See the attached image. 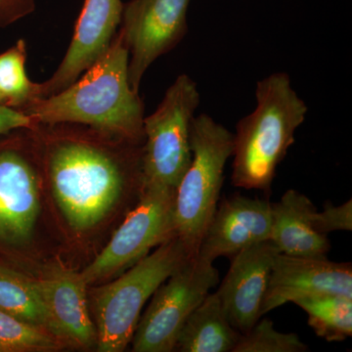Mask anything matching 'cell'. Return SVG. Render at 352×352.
I'll list each match as a JSON object with an SVG mask.
<instances>
[{
  "instance_id": "cell-8",
  "label": "cell",
  "mask_w": 352,
  "mask_h": 352,
  "mask_svg": "<svg viewBox=\"0 0 352 352\" xmlns=\"http://www.w3.org/2000/svg\"><path fill=\"white\" fill-rule=\"evenodd\" d=\"M175 190L142 188L136 207L126 215L105 249L82 272L87 285L129 270L155 247L176 237Z\"/></svg>"
},
{
  "instance_id": "cell-12",
  "label": "cell",
  "mask_w": 352,
  "mask_h": 352,
  "mask_svg": "<svg viewBox=\"0 0 352 352\" xmlns=\"http://www.w3.org/2000/svg\"><path fill=\"white\" fill-rule=\"evenodd\" d=\"M32 284L51 336L61 344L83 349L96 344V329L88 312V285L80 273L56 267Z\"/></svg>"
},
{
  "instance_id": "cell-14",
  "label": "cell",
  "mask_w": 352,
  "mask_h": 352,
  "mask_svg": "<svg viewBox=\"0 0 352 352\" xmlns=\"http://www.w3.org/2000/svg\"><path fill=\"white\" fill-rule=\"evenodd\" d=\"M279 251L270 240L252 245L232 256L217 294L231 325L248 332L261 317L273 261Z\"/></svg>"
},
{
  "instance_id": "cell-24",
  "label": "cell",
  "mask_w": 352,
  "mask_h": 352,
  "mask_svg": "<svg viewBox=\"0 0 352 352\" xmlns=\"http://www.w3.org/2000/svg\"><path fill=\"white\" fill-rule=\"evenodd\" d=\"M34 126L31 118L22 111L0 104V136L18 129H32Z\"/></svg>"
},
{
  "instance_id": "cell-22",
  "label": "cell",
  "mask_w": 352,
  "mask_h": 352,
  "mask_svg": "<svg viewBox=\"0 0 352 352\" xmlns=\"http://www.w3.org/2000/svg\"><path fill=\"white\" fill-rule=\"evenodd\" d=\"M308 346L295 333H281L268 319L241 333L233 352H305Z\"/></svg>"
},
{
  "instance_id": "cell-2",
  "label": "cell",
  "mask_w": 352,
  "mask_h": 352,
  "mask_svg": "<svg viewBox=\"0 0 352 352\" xmlns=\"http://www.w3.org/2000/svg\"><path fill=\"white\" fill-rule=\"evenodd\" d=\"M256 99V109L236 126L231 182L238 188L270 194L278 166L295 143L308 108L283 72L259 80Z\"/></svg>"
},
{
  "instance_id": "cell-6",
  "label": "cell",
  "mask_w": 352,
  "mask_h": 352,
  "mask_svg": "<svg viewBox=\"0 0 352 352\" xmlns=\"http://www.w3.org/2000/svg\"><path fill=\"white\" fill-rule=\"evenodd\" d=\"M197 83L180 75L152 115L144 118L141 189L176 190L192 160L190 129L200 105Z\"/></svg>"
},
{
  "instance_id": "cell-19",
  "label": "cell",
  "mask_w": 352,
  "mask_h": 352,
  "mask_svg": "<svg viewBox=\"0 0 352 352\" xmlns=\"http://www.w3.org/2000/svg\"><path fill=\"white\" fill-rule=\"evenodd\" d=\"M0 309L47 332L45 314L32 280L2 265Z\"/></svg>"
},
{
  "instance_id": "cell-17",
  "label": "cell",
  "mask_w": 352,
  "mask_h": 352,
  "mask_svg": "<svg viewBox=\"0 0 352 352\" xmlns=\"http://www.w3.org/2000/svg\"><path fill=\"white\" fill-rule=\"evenodd\" d=\"M241 333L231 325L219 296L210 293L192 312L180 331L175 351L233 352Z\"/></svg>"
},
{
  "instance_id": "cell-13",
  "label": "cell",
  "mask_w": 352,
  "mask_h": 352,
  "mask_svg": "<svg viewBox=\"0 0 352 352\" xmlns=\"http://www.w3.org/2000/svg\"><path fill=\"white\" fill-rule=\"evenodd\" d=\"M272 203L264 199L235 195L217 205L204 233L197 256L214 263L270 240Z\"/></svg>"
},
{
  "instance_id": "cell-23",
  "label": "cell",
  "mask_w": 352,
  "mask_h": 352,
  "mask_svg": "<svg viewBox=\"0 0 352 352\" xmlns=\"http://www.w3.org/2000/svg\"><path fill=\"white\" fill-rule=\"evenodd\" d=\"M312 226L317 232L327 235L336 231L352 230V201L340 206L327 204L322 212L312 214Z\"/></svg>"
},
{
  "instance_id": "cell-25",
  "label": "cell",
  "mask_w": 352,
  "mask_h": 352,
  "mask_svg": "<svg viewBox=\"0 0 352 352\" xmlns=\"http://www.w3.org/2000/svg\"><path fill=\"white\" fill-rule=\"evenodd\" d=\"M0 104H4V105H6V101L3 100V98H2L1 96H0Z\"/></svg>"
},
{
  "instance_id": "cell-10",
  "label": "cell",
  "mask_w": 352,
  "mask_h": 352,
  "mask_svg": "<svg viewBox=\"0 0 352 352\" xmlns=\"http://www.w3.org/2000/svg\"><path fill=\"white\" fill-rule=\"evenodd\" d=\"M124 6L122 0H85L63 61L47 82L38 85V98L69 87L105 54L118 34Z\"/></svg>"
},
{
  "instance_id": "cell-1",
  "label": "cell",
  "mask_w": 352,
  "mask_h": 352,
  "mask_svg": "<svg viewBox=\"0 0 352 352\" xmlns=\"http://www.w3.org/2000/svg\"><path fill=\"white\" fill-rule=\"evenodd\" d=\"M129 52L122 32L105 54L69 87L30 102L20 111L34 126L85 124L132 144L144 141V104L129 78Z\"/></svg>"
},
{
  "instance_id": "cell-5",
  "label": "cell",
  "mask_w": 352,
  "mask_h": 352,
  "mask_svg": "<svg viewBox=\"0 0 352 352\" xmlns=\"http://www.w3.org/2000/svg\"><path fill=\"white\" fill-rule=\"evenodd\" d=\"M191 256L177 237L166 241L122 276L94 289L96 346L100 352H122L131 342L145 303Z\"/></svg>"
},
{
  "instance_id": "cell-21",
  "label": "cell",
  "mask_w": 352,
  "mask_h": 352,
  "mask_svg": "<svg viewBox=\"0 0 352 352\" xmlns=\"http://www.w3.org/2000/svg\"><path fill=\"white\" fill-rule=\"evenodd\" d=\"M61 346L50 333L0 309V352L54 351Z\"/></svg>"
},
{
  "instance_id": "cell-4",
  "label": "cell",
  "mask_w": 352,
  "mask_h": 352,
  "mask_svg": "<svg viewBox=\"0 0 352 352\" xmlns=\"http://www.w3.org/2000/svg\"><path fill=\"white\" fill-rule=\"evenodd\" d=\"M190 145L191 163L175 190V220L176 237L194 258L219 205L234 133L201 113L192 120Z\"/></svg>"
},
{
  "instance_id": "cell-15",
  "label": "cell",
  "mask_w": 352,
  "mask_h": 352,
  "mask_svg": "<svg viewBox=\"0 0 352 352\" xmlns=\"http://www.w3.org/2000/svg\"><path fill=\"white\" fill-rule=\"evenodd\" d=\"M39 208L32 164L17 149L0 147V249H15L31 239Z\"/></svg>"
},
{
  "instance_id": "cell-18",
  "label": "cell",
  "mask_w": 352,
  "mask_h": 352,
  "mask_svg": "<svg viewBox=\"0 0 352 352\" xmlns=\"http://www.w3.org/2000/svg\"><path fill=\"white\" fill-rule=\"evenodd\" d=\"M307 314L308 325L327 342H344L352 335V298L337 294L307 296L294 302Z\"/></svg>"
},
{
  "instance_id": "cell-7",
  "label": "cell",
  "mask_w": 352,
  "mask_h": 352,
  "mask_svg": "<svg viewBox=\"0 0 352 352\" xmlns=\"http://www.w3.org/2000/svg\"><path fill=\"white\" fill-rule=\"evenodd\" d=\"M219 283L214 263L197 256L187 259L153 294L132 337V351H175L185 322Z\"/></svg>"
},
{
  "instance_id": "cell-9",
  "label": "cell",
  "mask_w": 352,
  "mask_h": 352,
  "mask_svg": "<svg viewBox=\"0 0 352 352\" xmlns=\"http://www.w3.org/2000/svg\"><path fill=\"white\" fill-rule=\"evenodd\" d=\"M191 0H131L124 4L120 32L129 52V78L139 91L153 63L186 36Z\"/></svg>"
},
{
  "instance_id": "cell-20",
  "label": "cell",
  "mask_w": 352,
  "mask_h": 352,
  "mask_svg": "<svg viewBox=\"0 0 352 352\" xmlns=\"http://www.w3.org/2000/svg\"><path fill=\"white\" fill-rule=\"evenodd\" d=\"M25 60L27 50L23 41L0 54V96L7 106L18 110L38 98V85L28 76Z\"/></svg>"
},
{
  "instance_id": "cell-26",
  "label": "cell",
  "mask_w": 352,
  "mask_h": 352,
  "mask_svg": "<svg viewBox=\"0 0 352 352\" xmlns=\"http://www.w3.org/2000/svg\"><path fill=\"white\" fill-rule=\"evenodd\" d=\"M1 1H2V0H0V2H1Z\"/></svg>"
},
{
  "instance_id": "cell-11",
  "label": "cell",
  "mask_w": 352,
  "mask_h": 352,
  "mask_svg": "<svg viewBox=\"0 0 352 352\" xmlns=\"http://www.w3.org/2000/svg\"><path fill=\"white\" fill-rule=\"evenodd\" d=\"M324 294L352 298L351 263H335L327 258H298L279 252L273 261L261 317L286 303Z\"/></svg>"
},
{
  "instance_id": "cell-3",
  "label": "cell",
  "mask_w": 352,
  "mask_h": 352,
  "mask_svg": "<svg viewBox=\"0 0 352 352\" xmlns=\"http://www.w3.org/2000/svg\"><path fill=\"white\" fill-rule=\"evenodd\" d=\"M47 166L58 205L78 230L96 226L124 193L126 176L122 164L85 141L58 143Z\"/></svg>"
},
{
  "instance_id": "cell-16",
  "label": "cell",
  "mask_w": 352,
  "mask_h": 352,
  "mask_svg": "<svg viewBox=\"0 0 352 352\" xmlns=\"http://www.w3.org/2000/svg\"><path fill=\"white\" fill-rule=\"evenodd\" d=\"M315 210L311 200L294 189L285 192L278 203H272L270 241L278 251L298 258H327L330 242L327 235L312 226Z\"/></svg>"
}]
</instances>
